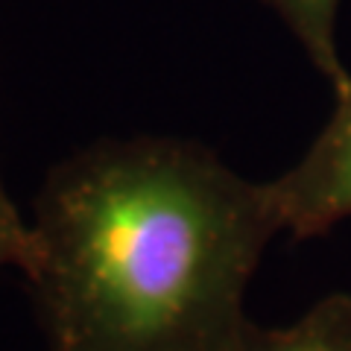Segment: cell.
<instances>
[{
    "mask_svg": "<svg viewBox=\"0 0 351 351\" xmlns=\"http://www.w3.org/2000/svg\"><path fill=\"white\" fill-rule=\"evenodd\" d=\"M328 123L293 167L267 184L281 232L316 237L351 217V82L334 94Z\"/></svg>",
    "mask_w": 351,
    "mask_h": 351,
    "instance_id": "2",
    "label": "cell"
},
{
    "mask_svg": "<svg viewBox=\"0 0 351 351\" xmlns=\"http://www.w3.org/2000/svg\"><path fill=\"white\" fill-rule=\"evenodd\" d=\"M276 234L267 184L211 149L112 138L47 176L21 269L53 351H234Z\"/></svg>",
    "mask_w": 351,
    "mask_h": 351,
    "instance_id": "1",
    "label": "cell"
},
{
    "mask_svg": "<svg viewBox=\"0 0 351 351\" xmlns=\"http://www.w3.org/2000/svg\"><path fill=\"white\" fill-rule=\"evenodd\" d=\"M267 3L281 15V21L307 53V59L313 62V68L334 88V94L346 91L351 76L337 47L339 0H267Z\"/></svg>",
    "mask_w": 351,
    "mask_h": 351,
    "instance_id": "3",
    "label": "cell"
},
{
    "mask_svg": "<svg viewBox=\"0 0 351 351\" xmlns=\"http://www.w3.org/2000/svg\"><path fill=\"white\" fill-rule=\"evenodd\" d=\"M351 319V295H328L299 322L284 328H261L252 322L234 351H337L343 328Z\"/></svg>",
    "mask_w": 351,
    "mask_h": 351,
    "instance_id": "4",
    "label": "cell"
},
{
    "mask_svg": "<svg viewBox=\"0 0 351 351\" xmlns=\"http://www.w3.org/2000/svg\"><path fill=\"white\" fill-rule=\"evenodd\" d=\"M29 246V219L18 214V208L12 205L0 176V269L3 267H21L27 258Z\"/></svg>",
    "mask_w": 351,
    "mask_h": 351,
    "instance_id": "5",
    "label": "cell"
}]
</instances>
